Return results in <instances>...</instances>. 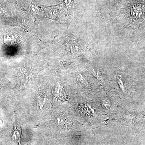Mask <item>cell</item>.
<instances>
[{"mask_svg": "<svg viewBox=\"0 0 145 145\" xmlns=\"http://www.w3.org/2000/svg\"><path fill=\"white\" fill-rule=\"evenodd\" d=\"M103 105L104 106H105L106 108H108L110 107V102L108 101V100L106 99L105 100H104L103 101Z\"/></svg>", "mask_w": 145, "mask_h": 145, "instance_id": "6", "label": "cell"}, {"mask_svg": "<svg viewBox=\"0 0 145 145\" xmlns=\"http://www.w3.org/2000/svg\"><path fill=\"white\" fill-rule=\"evenodd\" d=\"M117 79H118V83H119L120 88L122 89V90H124V87L123 83V81H122L121 78V77L119 76H118Z\"/></svg>", "mask_w": 145, "mask_h": 145, "instance_id": "5", "label": "cell"}, {"mask_svg": "<svg viewBox=\"0 0 145 145\" xmlns=\"http://www.w3.org/2000/svg\"><path fill=\"white\" fill-rule=\"evenodd\" d=\"M56 121L57 125L63 128L67 126V122L66 121L65 118L63 117H58L56 119Z\"/></svg>", "mask_w": 145, "mask_h": 145, "instance_id": "3", "label": "cell"}, {"mask_svg": "<svg viewBox=\"0 0 145 145\" xmlns=\"http://www.w3.org/2000/svg\"><path fill=\"white\" fill-rule=\"evenodd\" d=\"M54 95L57 100L61 101H64L67 97L64 89L60 84L57 85L54 89Z\"/></svg>", "mask_w": 145, "mask_h": 145, "instance_id": "1", "label": "cell"}, {"mask_svg": "<svg viewBox=\"0 0 145 145\" xmlns=\"http://www.w3.org/2000/svg\"><path fill=\"white\" fill-rule=\"evenodd\" d=\"M46 101V95L45 93H41L39 95L38 99V107L42 109L44 106Z\"/></svg>", "mask_w": 145, "mask_h": 145, "instance_id": "2", "label": "cell"}, {"mask_svg": "<svg viewBox=\"0 0 145 145\" xmlns=\"http://www.w3.org/2000/svg\"><path fill=\"white\" fill-rule=\"evenodd\" d=\"M20 145H21L20 144ZM22 145H31V144H25Z\"/></svg>", "mask_w": 145, "mask_h": 145, "instance_id": "7", "label": "cell"}, {"mask_svg": "<svg viewBox=\"0 0 145 145\" xmlns=\"http://www.w3.org/2000/svg\"><path fill=\"white\" fill-rule=\"evenodd\" d=\"M18 126L16 127V129L15 130L14 135H15V138L16 140L20 141L21 137V130L20 128V126Z\"/></svg>", "mask_w": 145, "mask_h": 145, "instance_id": "4", "label": "cell"}]
</instances>
